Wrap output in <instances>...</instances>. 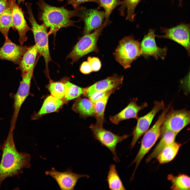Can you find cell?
I'll use <instances>...</instances> for the list:
<instances>
[{"label":"cell","mask_w":190,"mask_h":190,"mask_svg":"<svg viewBox=\"0 0 190 190\" xmlns=\"http://www.w3.org/2000/svg\"><path fill=\"white\" fill-rule=\"evenodd\" d=\"M14 130L10 127L6 139L0 147L2 155L0 163V188L6 178L22 173L23 169L28 168L31 165L30 155L18 152L16 148Z\"/></svg>","instance_id":"obj_1"},{"label":"cell","mask_w":190,"mask_h":190,"mask_svg":"<svg viewBox=\"0 0 190 190\" xmlns=\"http://www.w3.org/2000/svg\"><path fill=\"white\" fill-rule=\"evenodd\" d=\"M36 3L38 6V18L42 24L48 28H50L49 35L55 36L58 31L61 28L76 26L75 21L70 19L80 16V7L72 10H69L65 6L56 7L50 5L45 0H38Z\"/></svg>","instance_id":"obj_2"},{"label":"cell","mask_w":190,"mask_h":190,"mask_svg":"<svg viewBox=\"0 0 190 190\" xmlns=\"http://www.w3.org/2000/svg\"><path fill=\"white\" fill-rule=\"evenodd\" d=\"M25 5L27 10L26 13L28 16L26 17L31 25V31L34 35L35 45L37 48L38 53L44 58L45 64V73L46 75L48 76V64L51 59L49 49L48 28L42 24L39 25L37 23L33 13L32 4L26 2Z\"/></svg>","instance_id":"obj_3"},{"label":"cell","mask_w":190,"mask_h":190,"mask_svg":"<svg viewBox=\"0 0 190 190\" xmlns=\"http://www.w3.org/2000/svg\"><path fill=\"white\" fill-rule=\"evenodd\" d=\"M113 55L125 69L129 68L132 62L141 55L140 43L133 36H126L119 42Z\"/></svg>","instance_id":"obj_4"},{"label":"cell","mask_w":190,"mask_h":190,"mask_svg":"<svg viewBox=\"0 0 190 190\" xmlns=\"http://www.w3.org/2000/svg\"><path fill=\"white\" fill-rule=\"evenodd\" d=\"M170 106L169 104L167 107L163 110L155 124L144 134L141 141L140 148L131 164H135V168L132 175V178L136 170L142 159L160 136L162 123L166 114L170 109Z\"/></svg>","instance_id":"obj_5"},{"label":"cell","mask_w":190,"mask_h":190,"mask_svg":"<svg viewBox=\"0 0 190 190\" xmlns=\"http://www.w3.org/2000/svg\"><path fill=\"white\" fill-rule=\"evenodd\" d=\"M107 25L104 22L92 33L84 35L67 56V58H70L73 62H75L90 53H98L99 50L97 46V41L104 28Z\"/></svg>","instance_id":"obj_6"},{"label":"cell","mask_w":190,"mask_h":190,"mask_svg":"<svg viewBox=\"0 0 190 190\" xmlns=\"http://www.w3.org/2000/svg\"><path fill=\"white\" fill-rule=\"evenodd\" d=\"M95 139L102 146L108 148L113 155V159L117 163L120 162L117 155L116 148L117 145L126 139L129 135L125 134L120 136L105 129L103 126L93 124L89 126Z\"/></svg>","instance_id":"obj_7"},{"label":"cell","mask_w":190,"mask_h":190,"mask_svg":"<svg viewBox=\"0 0 190 190\" xmlns=\"http://www.w3.org/2000/svg\"><path fill=\"white\" fill-rule=\"evenodd\" d=\"M166 114L161 127V136L170 131L178 134L190 123V112L186 109H171Z\"/></svg>","instance_id":"obj_8"},{"label":"cell","mask_w":190,"mask_h":190,"mask_svg":"<svg viewBox=\"0 0 190 190\" xmlns=\"http://www.w3.org/2000/svg\"><path fill=\"white\" fill-rule=\"evenodd\" d=\"M35 65L31 70L21 76L22 78V80L17 93L14 95L13 105L14 110L10 126L13 129L15 128L21 106L29 94L31 81Z\"/></svg>","instance_id":"obj_9"},{"label":"cell","mask_w":190,"mask_h":190,"mask_svg":"<svg viewBox=\"0 0 190 190\" xmlns=\"http://www.w3.org/2000/svg\"><path fill=\"white\" fill-rule=\"evenodd\" d=\"M165 108L163 100L154 101L151 110L145 115L137 118L136 125L132 133L133 138L130 145L131 148H134L139 139L149 129L157 113Z\"/></svg>","instance_id":"obj_10"},{"label":"cell","mask_w":190,"mask_h":190,"mask_svg":"<svg viewBox=\"0 0 190 190\" xmlns=\"http://www.w3.org/2000/svg\"><path fill=\"white\" fill-rule=\"evenodd\" d=\"M162 35H155L159 38L172 40L180 44L186 50L190 55V26L189 24L181 23L171 28H162Z\"/></svg>","instance_id":"obj_11"},{"label":"cell","mask_w":190,"mask_h":190,"mask_svg":"<svg viewBox=\"0 0 190 190\" xmlns=\"http://www.w3.org/2000/svg\"><path fill=\"white\" fill-rule=\"evenodd\" d=\"M12 8L13 29L17 30L19 35L20 45H23L27 40V34L31 30V28L27 23L24 12L17 3L16 0H7Z\"/></svg>","instance_id":"obj_12"},{"label":"cell","mask_w":190,"mask_h":190,"mask_svg":"<svg viewBox=\"0 0 190 190\" xmlns=\"http://www.w3.org/2000/svg\"><path fill=\"white\" fill-rule=\"evenodd\" d=\"M155 30H149L147 34L140 43L141 55L145 58L152 56L156 59L160 58L164 60L167 54L166 47L160 48L157 45L155 40Z\"/></svg>","instance_id":"obj_13"},{"label":"cell","mask_w":190,"mask_h":190,"mask_svg":"<svg viewBox=\"0 0 190 190\" xmlns=\"http://www.w3.org/2000/svg\"><path fill=\"white\" fill-rule=\"evenodd\" d=\"M46 175L50 176L56 181L61 190H74L77 181L80 178L89 177L87 175L73 172L70 168L64 172H59L53 168L45 172Z\"/></svg>","instance_id":"obj_14"},{"label":"cell","mask_w":190,"mask_h":190,"mask_svg":"<svg viewBox=\"0 0 190 190\" xmlns=\"http://www.w3.org/2000/svg\"><path fill=\"white\" fill-rule=\"evenodd\" d=\"M79 21L84 22V35L89 34L98 28L102 24L105 18L104 11L97 9H88L80 7Z\"/></svg>","instance_id":"obj_15"},{"label":"cell","mask_w":190,"mask_h":190,"mask_svg":"<svg viewBox=\"0 0 190 190\" xmlns=\"http://www.w3.org/2000/svg\"><path fill=\"white\" fill-rule=\"evenodd\" d=\"M123 79V76L115 74L86 88L83 94L88 97L95 93L114 92L122 86Z\"/></svg>","instance_id":"obj_16"},{"label":"cell","mask_w":190,"mask_h":190,"mask_svg":"<svg viewBox=\"0 0 190 190\" xmlns=\"http://www.w3.org/2000/svg\"><path fill=\"white\" fill-rule=\"evenodd\" d=\"M5 39L3 45L0 48V59L8 60L18 65L29 47L17 45L9 38Z\"/></svg>","instance_id":"obj_17"},{"label":"cell","mask_w":190,"mask_h":190,"mask_svg":"<svg viewBox=\"0 0 190 190\" xmlns=\"http://www.w3.org/2000/svg\"><path fill=\"white\" fill-rule=\"evenodd\" d=\"M137 98L131 100L127 106L117 114L110 117V121L114 124L117 125L122 121L131 118L137 119L138 114L141 110L148 106L146 102H144L141 105L137 104Z\"/></svg>","instance_id":"obj_18"},{"label":"cell","mask_w":190,"mask_h":190,"mask_svg":"<svg viewBox=\"0 0 190 190\" xmlns=\"http://www.w3.org/2000/svg\"><path fill=\"white\" fill-rule=\"evenodd\" d=\"M38 53L35 45L29 47L23 54L17 69L21 72V76L31 70L36 64V57Z\"/></svg>","instance_id":"obj_19"},{"label":"cell","mask_w":190,"mask_h":190,"mask_svg":"<svg viewBox=\"0 0 190 190\" xmlns=\"http://www.w3.org/2000/svg\"><path fill=\"white\" fill-rule=\"evenodd\" d=\"M73 109L83 117H95V110L94 104L89 99L86 98L78 99L74 103Z\"/></svg>","instance_id":"obj_20"},{"label":"cell","mask_w":190,"mask_h":190,"mask_svg":"<svg viewBox=\"0 0 190 190\" xmlns=\"http://www.w3.org/2000/svg\"><path fill=\"white\" fill-rule=\"evenodd\" d=\"M178 134L170 131L164 132L161 136V139L152 152L146 160V163L157 157L159 154L165 148L174 142Z\"/></svg>","instance_id":"obj_21"},{"label":"cell","mask_w":190,"mask_h":190,"mask_svg":"<svg viewBox=\"0 0 190 190\" xmlns=\"http://www.w3.org/2000/svg\"><path fill=\"white\" fill-rule=\"evenodd\" d=\"M13 27L12 8L10 3L7 0L5 9L0 15V32L5 39L8 38L10 29L11 28L13 29Z\"/></svg>","instance_id":"obj_22"},{"label":"cell","mask_w":190,"mask_h":190,"mask_svg":"<svg viewBox=\"0 0 190 190\" xmlns=\"http://www.w3.org/2000/svg\"><path fill=\"white\" fill-rule=\"evenodd\" d=\"M181 145L174 141L167 146L156 157L159 162L163 164L172 161L177 154Z\"/></svg>","instance_id":"obj_23"},{"label":"cell","mask_w":190,"mask_h":190,"mask_svg":"<svg viewBox=\"0 0 190 190\" xmlns=\"http://www.w3.org/2000/svg\"><path fill=\"white\" fill-rule=\"evenodd\" d=\"M63 101L61 99L51 95L45 100L41 109L35 117L55 111L62 106Z\"/></svg>","instance_id":"obj_24"},{"label":"cell","mask_w":190,"mask_h":190,"mask_svg":"<svg viewBox=\"0 0 190 190\" xmlns=\"http://www.w3.org/2000/svg\"><path fill=\"white\" fill-rule=\"evenodd\" d=\"M168 180L172 184L170 188L176 190H189L190 188V178L184 174L174 176L169 174L167 177Z\"/></svg>","instance_id":"obj_25"},{"label":"cell","mask_w":190,"mask_h":190,"mask_svg":"<svg viewBox=\"0 0 190 190\" xmlns=\"http://www.w3.org/2000/svg\"><path fill=\"white\" fill-rule=\"evenodd\" d=\"M106 180L109 188L111 190L126 189L118 174L115 164L110 165Z\"/></svg>","instance_id":"obj_26"},{"label":"cell","mask_w":190,"mask_h":190,"mask_svg":"<svg viewBox=\"0 0 190 190\" xmlns=\"http://www.w3.org/2000/svg\"><path fill=\"white\" fill-rule=\"evenodd\" d=\"M114 92H109L103 98L97 101L94 104L95 110V117L96 120L95 125L98 126H103L104 122V113L108 99Z\"/></svg>","instance_id":"obj_27"},{"label":"cell","mask_w":190,"mask_h":190,"mask_svg":"<svg viewBox=\"0 0 190 190\" xmlns=\"http://www.w3.org/2000/svg\"><path fill=\"white\" fill-rule=\"evenodd\" d=\"M141 0H124L118 10L120 15L123 16L125 14L126 10V19L132 22L134 21L136 15L135 13V9Z\"/></svg>","instance_id":"obj_28"},{"label":"cell","mask_w":190,"mask_h":190,"mask_svg":"<svg viewBox=\"0 0 190 190\" xmlns=\"http://www.w3.org/2000/svg\"><path fill=\"white\" fill-rule=\"evenodd\" d=\"M98 9L103 8L104 10L105 20L104 21L107 25L111 22L110 20V16L113 10L117 6L121 5L123 1L120 0H99Z\"/></svg>","instance_id":"obj_29"},{"label":"cell","mask_w":190,"mask_h":190,"mask_svg":"<svg viewBox=\"0 0 190 190\" xmlns=\"http://www.w3.org/2000/svg\"><path fill=\"white\" fill-rule=\"evenodd\" d=\"M65 91L64 97L67 100H70L79 97L84 93L86 88L78 87L68 81L65 83Z\"/></svg>","instance_id":"obj_30"},{"label":"cell","mask_w":190,"mask_h":190,"mask_svg":"<svg viewBox=\"0 0 190 190\" xmlns=\"http://www.w3.org/2000/svg\"><path fill=\"white\" fill-rule=\"evenodd\" d=\"M48 89L51 95L55 97L61 99L64 97L65 83L61 82H53L49 85Z\"/></svg>","instance_id":"obj_31"},{"label":"cell","mask_w":190,"mask_h":190,"mask_svg":"<svg viewBox=\"0 0 190 190\" xmlns=\"http://www.w3.org/2000/svg\"><path fill=\"white\" fill-rule=\"evenodd\" d=\"M87 61L89 63L93 72L98 71L101 67V63L99 59L96 57L89 56Z\"/></svg>","instance_id":"obj_32"},{"label":"cell","mask_w":190,"mask_h":190,"mask_svg":"<svg viewBox=\"0 0 190 190\" xmlns=\"http://www.w3.org/2000/svg\"><path fill=\"white\" fill-rule=\"evenodd\" d=\"M92 2L99 4V0H68L67 4L71 5L74 9L79 7L81 4L87 2Z\"/></svg>","instance_id":"obj_33"},{"label":"cell","mask_w":190,"mask_h":190,"mask_svg":"<svg viewBox=\"0 0 190 190\" xmlns=\"http://www.w3.org/2000/svg\"><path fill=\"white\" fill-rule=\"evenodd\" d=\"M111 91H113L94 93L91 95L88 98L93 104H94L97 101L104 97Z\"/></svg>","instance_id":"obj_34"},{"label":"cell","mask_w":190,"mask_h":190,"mask_svg":"<svg viewBox=\"0 0 190 190\" xmlns=\"http://www.w3.org/2000/svg\"><path fill=\"white\" fill-rule=\"evenodd\" d=\"M80 70L83 74H88L93 72L91 66L87 61L84 62L81 64Z\"/></svg>","instance_id":"obj_35"},{"label":"cell","mask_w":190,"mask_h":190,"mask_svg":"<svg viewBox=\"0 0 190 190\" xmlns=\"http://www.w3.org/2000/svg\"><path fill=\"white\" fill-rule=\"evenodd\" d=\"M7 3V0H0V15L5 9Z\"/></svg>","instance_id":"obj_36"},{"label":"cell","mask_w":190,"mask_h":190,"mask_svg":"<svg viewBox=\"0 0 190 190\" xmlns=\"http://www.w3.org/2000/svg\"><path fill=\"white\" fill-rule=\"evenodd\" d=\"M25 0H17V2L18 5L19 6L22 3V5H23V4Z\"/></svg>","instance_id":"obj_37"},{"label":"cell","mask_w":190,"mask_h":190,"mask_svg":"<svg viewBox=\"0 0 190 190\" xmlns=\"http://www.w3.org/2000/svg\"><path fill=\"white\" fill-rule=\"evenodd\" d=\"M179 5H180L181 6L182 5V0H179Z\"/></svg>","instance_id":"obj_38"},{"label":"cell","mask_w":190,"mask_h":190,"mask_svg":"<svg viewBox=\"0 0 190 190\" xmlns=\"http://www.w3.org/2000/svg\"><path fill=\"white\" fill-rule=\"evenodd\" d=\"M59 1L60 2H62V1H63L64 0H57Z\"/></svg>","instance_id":"obj_39"},{"label":"cell","mask_w":190,"mask_h":190,"mask_svg":"<svg viewBox=\"0 0 190 190\" xmlns=\"http://www.w3.org/2000/svg\"></svg>","instance_id":"obj_40"}]
</instances>
